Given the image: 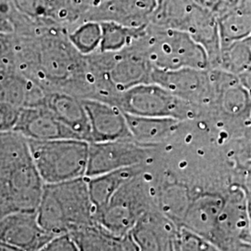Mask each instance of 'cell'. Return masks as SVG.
<instances>
[{
  "instance_id": "29",
  "label": "cell",
  "mask_w": 251,
  "mask_h": 251,
  "mask_svg": "<svg viewBox=\"0 0 251 251\" xmlns=\"http://www.w3.org/2000/svg\"><path fill=\"white\" fill-rule=\"evenodd\" d=\"M201 8L211 12L219 19L233 10L241 0H193Z\"/></svg>"
},
{
  "instance_id": "11",
  "label": "cell",
  "mask_w": 251,
  "mask_h": 251,
  "mask_svg": "<svg viewBox=\"0 0 251 251\" xmlns=\"http://www.w3.org/2000/svg\"><path fill=\"white\" fill-rule=\"evenodd\" d=\"M214 244L223 251L251 244V220L244 190L235 189L225 197Z\"/></svg>"
},
{
  "instance_id": "28",
  "label": "cell",
  "mask_w": 251,
  "mask_h": 251,
  "mask_svg": "<svg viewBox=\"0 0 251 251\" xmlns=\"http://www.w3.org/2000/svg\"><path fill=\"white\" fill-rule=\"evenodd\" d=\"M178 245L179 251H223L206 237L185 227L179 228Z\"/></svg>"
},
{
  "instance_id": "7",
  "label": "cell",
  "mask_w": 251,
  "mask_h": 251,
  "mask_svg": "<svg viewBox=\"0 0 251 251\" xmlns=\"http://www.w3.org/2000/svg\"><path fill=\"white\" fill-rule=\"evenodd\" d=\"M145 171L119 189L104 208L95 213V222L116 234L129 233L143 216L156 206Z\"/></svg>"
},
{
  "instance_id": "3",
  "label": "cell",
  "mask_w": 251,
  "mask_h": 251,
  "mask_svg": "<svg viewBox=\"0 0 251 251\" xmlns=\"http://www.w3.org/2000/svg\"><path fill=\"white\" fill-rule=\"evenodd\" d=\"M132 45L144 54L152 69H210L206 49L185 32L150 24Z\"/></svg>"
},
{
  "instance_id": "10",
  "label": "cell",
  "mask_w": 251,
  "mask_h": 251,
  "mask_svg": "<svg viewBox=\"0 0 251 251\" xmlns=\"http://www.w3.org/2000/svg\"><path fill=\"white\" fill-rule=\"evenodd\" d=\"M150 83L160 85L180 99L201 109L203 117L212 105L214 86L210 69L186 68L172 71L152 69Z\"/></svg>"
},
{
  "instance_id": "5",
  "label": "cell",
  "mask_w": 251,
  "mask_h": 251,
  "mask_svg": "<svg viewBox=\"0 0 251 251\" xmlns=\"http://www.w3.org/2000/svg\"><path fill=\"white\" fill-rule=\"evenodd\" d=\"M28 143L45 184L86 177L90 152L89 142L78 139H60L28 140Z\"/></svg>"
},
{
  "instance_id": "13",
  "label": "cell",
  "mask_w": 251,
  "mask_h": 251,
  "mask_svg": "<svg viewBox=\"0 0 251 251\" xmlns=\"http://www.w3.org/2000/svg\"><path fill=\"white\" fill-rule=\"evenodd\" d=\"M179 226L154 207L130 231L140 251H179Z\"/></svg>"
},
{
  "instance_id": "26",
  "label": "cell",
  "mask_w": 251,
  "mask_h": 251,
  "mask_svg": "<svg viewBox=\"0 0 251 251\" xmlns=\"http://www.w3.org/2000/svg\"><path fill=\"white\" fill-rule=\"evenodd\" d=\"M101 26V41L98 51L117 52L131 45L144 33V28L135 29L115 23H100Z\"/></svg>"
},
{
  "instance_id": "4",
  "label": "cell",
  "mask_w": 251,
  "mask_h": 251,
  "mask_svg": "<svg viewBox=\"0 0 251 251\" xmlns=\"http://www.w3.org/2000/svg\"><path fill=\"white\" fill-rule=\"evenodd\" d=\"M151 24L185 32L206 49L210 69H215L221 51L218 19L193 0H157Z\"/></svg>"
},
{
  "instance_id": "32",
  "label": "cell",
  "mask_w": 251,
  "mask_h": 251,
  "mask_svg": "<svg viewBox=\"0 0 251 251\" xmlns=\"http://www.w3.org/2000/svg\"><path fill=\"white\" fill-rule=\"evenodd\" d=\"M108 0H81L84 8H85V12L88 10V9H91V8H94V7H97L100 4L106 2ZM85 14V13H84Z\"/></svg>"
},
{
  "instance_id": "17",
  "label": "cell",
  "mask_w": 251,
  "mask_h": 251,
  "mask_svg": "<svg viewBox=\"0 0 251 251\" xmlns=\"http://www.w3.org/2000/svg\"><path fill=\"white\" fill-rule=\"evenodd\" d=\"M13 130L28 140H80L70 128L63 125L45 104L24 109Z\"/></svg>"
},
{
  "instance_id": "27",
  "label": "cell",
  "mask_w": 251,
  "mask_h": 251,
  "mask_svg": "<svg viewBox=\"0 0 251 251\" xmlns=\"http://www.w3.org/2000/svg\"><path fill=\"white\" fill-rule=\"evenodd\" d=\"M73 46L85 56L99 50L101 41V26L97 22H83L68 32Z\"/></svg>"
},
{
  "instance_id": "25",
  "label": "cell",
  "mask_w": 251,
  "mask_h": 251,
  "mask_svg": "<svg viewBox=\"0 0 251 251\" xmlns=\"http://www.w3.org/2000/svg\"><path fill=\"white\" fill-rule=\"evenodd\" d=\"M192 199L188 192L178 184L167 186L159 192L156 206L164 215L180 227Z\"/></svg>"
},
{
  "instance_id": "1",
  "label": "cell",
  "mask_w": 251,
  "mask_h": 251,
  "mask_svg": "<svg viewBox=\"0 0 251 251\" xmlns=\"http://www.w3.org/2000/svg\"><path fill=\"white\" fill-rule=\"evenodd\" d=\"M45 182L36 168L28 140L14 130L0 134V218L36 212Z\"/></svg>"
},
{
  "instance_id": "31",
  "label": "cell",
  "mask_w": 251,
  "mask_h": 251,
  "mask_svg": "<svg viewBox=\"0 0 251 251\" xmlns=\"http://www.w3.org/2000/svg\"><path fill=\"white\" fill-rule=\"evenodd\" d=\"M237 77L244 90L248 92V94L251 98V67L241 75H239Z\"/></svg>"
},
{
  "instance_id": "21",
  "label": "cell",
  "mask_w": 251,
  "mask_h": 251,
  "mask_svg": "<svg viewBox=\"0 0 251 251\" xmlns=\"http://www.w3.org/2000/svg\"><path fill=\"white\" fill-rule=\"evenodd\" d=\"M145 171V165L112 171L89 179V191L95 213L104 208L126 182Z\"/></svg>"
},
{
  "instance_id": "23",
  "label": "cell",
  "mask_w": 251,
  "mask_h": 251,
  "mask_svg": "<svg viewBox=\"0 0 251 251\" xmlns=\"http://www.w3.org/2000/svg\"><path fill=\"white\" fill-rule=\"evenodd\" d=\"M79 251H119L121 234H116L95 223L70 234Z\"/></svg>"
},
{
  "instance_id": "12",
  "label": "cell",
  "mask_w": 251,
  "mask_h": 251,
  "mask_svg": "<svg viewBox=\"0 0 251 251\" xmlns=\"http://www.w3.org/2000/svg\"><path fill=\"white\" fill-rule=\"evenodd\" d=\"M157 0H108L88 9L83 22L115 23L123 26L141 29L152 21Z\"/></svg>"
},
{
  "instance_id": "30",
  "label": "cell",
  "mask_w": 251,
  "mask_h": 251,
  "mask_svg": "<svg viewBox=\"0 0 251 251\" xmlns=\"http://www.w3.org/2000/svg\"><path fill=\"white\" fill-rule=\"evenodd\" d=\"M40 251H79L70 234H63L54 237Z\"/></svg>"
},
{
  "instance_id": "19",
  "label": "cell",
  "mask_w": 251,
  "mask_h": 251,
  "mask_svg": "<svg viewBox=\"0 0 251 251\" xmlns=\"http://www.w3.org/2000/svg\"><path fill=\"white\" fill-rule=\"evenodd\" d=\"M44 104L80 140L92 142L90 120L80 98L64 92H50Z\"/></svg>"
},
{
  "instance_id": "34",
  "label": "cell",
  "mask_w": 251,
  "mask_h": 251,
  "mask_svg": "<svg viewBox=\"0 0 251 251\" xmlns=\"http://www.w3.org/2000/svg\"><path fill=\"white\" fill-rule=\"evenodd\" d=\"M246 195H247V198H248V207H249V214H250V220H251V192H248L245 191Z\"/></svg>"
},
{
  "instance_id": "15",
  "label": "cell",
  "mask_w": 251,
  "mask_h": 251,
  "mask_svg": "<svg viewBox=\"0 0 251 251\" xmlns=\"http://www.w3.org/2000/svg\"><path fill=\"white\" fill-rule=\"evenodd\" d=\"M24 14L68 31L83 21L85 8L81 0H12Z\"/></svg>"
},
{
  "instance_id": "9",
  "label": "cell",
  "mask_w": 251,
  "mask_h": 251,
  "mask_svg": "<svg viewBox=\"0 0 251 251\" xmlns=\"http://www.w3.org/2000/svg\"><path fill=\"white\" fill-rule=\"evenodd\" d=\"M154 147L133 140L90 143L87 178H92L121 169L146 165L152 158Z\"/></svg>"
},
{
  "instance_id": "8",
  "label": "cell",
  "mask_w": 251,
  "mask_h": 251,
  "mask_svg": "<svg viewBox=\"0 0 251 251\" xmlns=\"http://www.w3.org/2000/svg\"><path fill=\"white\" fill-rule=\"evenodd\" d=\"M0 130H13L24 109L42 105L50 93L36 81L13 71L0 72Z\"/></svg>"
},
{
  "instance_id": "20",
  "label": "cell",
  "mask_w": 251,
  "mask_h": 251,
  "mask_svg": "<svg viewBox=\"0 0 251 251\" xmlns=\"http://www.w3.org/2000/svg\"><path fill=\"white\" fill-rule=\"evenodd\" d=\"M125 114L133 141L150 147H156L167 141L184 123L170 117H140Z\"/></svg>"
},
{
  "instance_id": "18",
  "label": "cell",
  "mask_w": 251,
  "mask_h": 251,
  "mask_svg": "<svg viewBox=\"0 0 251 251\" xmlns=\"http://www.w3.org/2000/svg\"><path fill=\"white\" fill-rule=\"evenodd\" d=\"M225 197L206 193L192 199L180 227L206 237L214 243Z\"/></svg>"
},
{
  "instance_id": "16",
  "label": "cell",
  "mask_w": 251,
  "mask_h": 251,
  "mask_svg": "<svg viewBox=\"0 0 251 251\" xmlns=\"http://www.w3.org/2000/svg\"><path fill=\"white\" fill-rule=\"evenodd\" d=\"M53 238L39 225L36 212H17L1 218V242L29 251H40Z\"/></svg>"
},
{
  "instance_id": "24",
  "label": "cell",
  "mask_w": 251,
  "mask_h": 251,
  "mask_svg": "<svg viewBox=\"0 0 251 251\" xmlns=\"http://www.w3.org/2000/svg\"><path fill=\"white\" fill-rule=\"evenodd\" d=\"M251 67V47L249 38L222 44L215 69L238 76Z\"/></svg>"
},
{
  "instance_id": "6",
  "label": "cell",
  "mask_w": 251,
  "mask_h": 251,
  "mask_svg": "<svg viewBox=\"0 0 251 251\" xmlns=\"http://www.w3.org/2000/svg\"><path fill=\"white\" fill-rule=\"evenodd\" d=\"M115 104L126 114L140 117H170L181 122L203 117L201 109L155 83H144L126 90L117 97Z\"/></svg>"
},
{
  "instance_id": "2",
  "label": "cell",
  "mask_w": 251,
  "mask_h": 251,
  "mask_svg": "<svg viewBox=\"0 0 251 251\" xmlns=\"http://www.w3.org/2000/svg\"><path fill=\"white\" fill-rule=\"evenodd\" d=\"M39 225L54 237L71 234L94 225L95 209L83 177L55 184H45L36 211Z\"/></svg>"
},
{
  "instance_id": "33",
  "label": "cell",
  "mask_w": 251,
  "mask_h": 251,
  "mask_svg": "<svg viewBox=\"0 0 251 251\" xmlns=\"http://www.w3.org/2000/svg\"><path fill=\"white\" fill-rule=\"evenodd\" d=\"M0 251H29L14 245L0 241Z\"/></svg>"
},
{
  "instance_id": "35",
  "label": "cell",
  "mask_w": 251,
  "mask_h": 251,
  "mask_svg": "<svg viewBox=\"0 0 251 251\" xmlns=\"http://www.w3.org/2000/svg\"><path fill=\"white\" fill-rule=\"evenodd\" d=\"M249 41H250V44H251V36H250V37H249Z\"/></svg>"
},
{
  "instance_id": "22",
  "label": "cell",
  "mask_w": 251,
  "mask_h": 251,
  "mask_svg": "<svg viewBox=\"0 0 251 251\" xmlns=\"http://www.w3.org/2000/svg\"><path fill=\"white\" fill-rule=\"evenodd\" d=\"M221 45L251 36V0H241L227 14L218 19Z\"/></svg>"
},
{
  "instance_id": "14",
  "label": "cell",
  "mask_w": 251,
  "mask_h": 251,
  "mask_svg": "<svg viewBox=\"0 0 251 251\" xmlns=\"http://www.w3.org/2000/svg\"><path fill=\"white\" fill-rule=\"evenodd\" d=\"M81 100L90 120L91 143L133 140L121 108L100 100Z\"/></svg>"
}]
</instances>
